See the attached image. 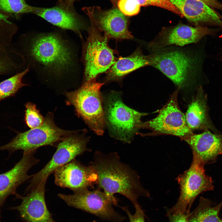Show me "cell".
I'll return each mask as SVG.
<instances>
[{
  "instance_id": "obj_1",
  "label": "cell",
  "mask_w": 222,
  "mask_h": 222,
  "mask_svg": "<svg viewBox=\"0 0 222 222\" xmlns=\"http://www.w3.org/2000/svg\"><path fill=\"white\" fill-rule=\"evenodd\" d=\"M19 44L20 51H17L29 69L57 78L71 75L74 51L72 43L59 32L27 33L20 37Z\"/></svg>"
},
{
  "instance_id": "obj_2",
  "label": "cell",
  "mask_w": 222,
  "mask_h": 222,
  "mask_svg": "<svg viewBox=\"0 0 222 222\" xmlns=\"http://www.w3.org/2000/svg\"><path fill=\"white\" fill-rule=\"evenodd\" d=\"M90 165L97 175L98 188L103 190L114 205H118L114 196L116 193L125 196L134 205L138 203L139 197H149L138 173L122 162L117 152L105 154L97 150Z\"/></svg>"
},
{
  "instance_id": "obj_3",
  "label": "cell",
  "mask_w": 222,
  "mask_h": 222,
  "mask_svg": "<svg viewBox=\"0 0 222 222\" xmlns=\"http://www.w3.org/2000/svg\"><path fill=\"white\" fill-rule=\"evenodd\" d=\"M105 125L110 136L130 143L146 113L135 110L123 102L119 92L112 91L103 97Z\"/></svg>"
},
{
  "instance_id": "obj_4",
  "label": "cell",
  "mask_w": 222,
  "mask_h": 222,
  "mask_svg": "<svg viewBox=\"0 0 222 222\" xmlns=\"http://www.w3.org/2000/svg\"><path fill=\"white\" fill-rule=\"evenodd\" d=\"M105 83L92 80L84 82L79 88L66 92L67 101L77 114L98 135H102L105 127L103 97L100 89Z\"/></svg>"
},
{
  "instance_id": "obj_5",
  "label": "cell",
  "mask_w": 222,
  "mask_h": 222,
  "mask_svg": "<svg viewBox=\"0 0 222 222\" xmlns=\"http://www.w3.org/2000/svg\"><path fill=\"white\" fill-rule=\"evenodd\" d=\"M204 165L197 156L193 154L190 167L177 178L180 190L179 196L175 204L168 210L167 216L178 214H188L195 200L200 194L213 190L212 179L205 174Z\"/></svg>"
},
{
  "instance_id": "obj_6",
  "label": "cell",
  "mask_w": 222,
  "mask_h": 222,
  "mask_svg": "<svg viewBox=\"0 0 222 222\" xmlns=\"http://www.w3.org/2000/svg\"><path fill=\"white\" fill-rule=\"evenodd\" d=\"M149 55L150 64L180 88L190 84L197 72V59L177 49L158 50Z\"/></svg>"
},
{
  "instance_id": "obj_7",
  "label": "cell",
  "mask_w": 222,
  "mask_h": 222,
  "mask_svg": "<svg viewBox=\"0 0 222 222\" xmlns=\"http://www.w3.org/2000/svg\"><path fill=\"white\" fill-rule=\"evenodd\" d=\"M76 131L58 127L54 123L53 114L49 113L41 126L18 133L10 142L0 146V150H7L10 153L19 150L23 152L35 151L40 147L61 141Z\"/></svg>"
},
{
  "instance_id": "obj_8",
  "label": "cell",
  "mask_w": 222,
  "mask_h": 222,
  "mask_svg": "<svg viewBox=\"0 0 222 222\" xmlns=\"http://www.w3.org/2000/svg\"><path fill=\"white\" fill-rule=\"evenodd\" d=\"M100 32L92 24L84 47V82L95 79L107 71L117 60L115 51L108 45L109 38Z\"/></svg>"
},
{
  "instance_id": "obj_9",
  "label": "cell",
  "mask_w": 222,
  "mask_h": 222,
  "mask_svg": "<svg viewBox=\"0 0 222 222\" xmlns=\"http://www.w3.org/2000/svg\"><path fill=\"white\" fill-rule=\"evenodd\" d=\"M76 131L62 140L50 161L37 173L33 175L26 190L29 191L42 180H47L51 174L59 167L75 159L85 152L91 151L87 147L89 138Z\"/></svg>"
},
{
  "instance_id": "obj_10",
  "label": "cell",
  "mask_w": 222,
  "mask_h": 222,
  "mask_svg": "<svg viewBox=\"0 0 222 222\" xmlns=\"http://www.w3.org/2000/svg\"><path fill=\"white\" fill-rule=\"evenodd\" d=\"M97 188L93 190L84 189L72 194L60 193L58 196L68 205L90 213L102 218L121 222L124 217L113 209V205L106 194Z\"/></svg>"
},
{
  "instance_id": "obj_11",
  "label": "cell",
  "mask_w": 222,
  "mask_h": 222,
  "mask_svg": "<svg viewBox=\"0 0 222 222\" xmlns=\"http://www.w3.org/2000/svg\"><path fill=\"white\" fill-rule=\"evenodd\" d=\"M148 127L158 133L179 137L185 140L193 133L188 126L183 113L172 97L152 120L141 123L139 127Z\"/></svg>"
},
{
  "instance_id": "obj_12",
  "label": "cell",
  "mask_w": 222,
  "mask_h": 222,
  "mask_svg": "<svg viewBox=\"0 0 222 222\" xmlns=\"http://www.w3.org/2000/svg\"><path fill=\"white\" fill-rule=\"evenodd\" d=\"M215 33L214 30L201 26L193 27L179 24L163 28L155 39L148 43V47L157 51L171 45L183 46L197 43L204 37Z\"/></svg>"
},
{
  "instance_id": "obj_13",
  "label": "cell",
  "mask_w": 222,
  "mask_h": 222,
  "mask_svg": "<svg viewBox=\"0 0 222 222\" xmlns=\"http://www.w3.org/2000/svg\"><path fill=\"white\" fill-rule=\"evenodd\" d=\"M54 173L56 185L73 192L92 187L97 183V175L93 168L75 159L57 168Z\"/></svg>"
},
{
  "instance_id": "obj_14",
  "label": "cell",
  "mask_w": 222,
  "mask_h": 222,
  "mask_svg": "<svg viewBox=\"0 0 222 222\" xmlns=\"http://www.w3.org/2000/svg\"><path fill=\"white\" fill-rule=\"evenodd\" d=\"M91 23L109 38L117 39L133 38L128 29L127 18L119 10L114 8L104 10L98 7L84 8Z\"/></svg>"
},
{
  "instance_id": "obj_15",
  "label": "cell",
  "mask_w": 222,
  "mask_h": 222,
  "mask_svg": "<svg viewBox=\"0 0 222 222\" xmlns=\"http://www.w3.org/2000/svg\"><path fill=\"white\" fill-rule=\"evenodd\" d=\"M36 150L23 152L21 159L10 170L0 174V204L7 197L16 193L17 188L26 181L31 179L29 170L39 162L34 154Z\"/></svg>"
},
{
  "instance_id": "obj_16",
  "label": "cell",
  "mask_w": 222,
  "mask_h": 222,
  "mask_svg": "<svg viewBox=\"0 0 222 222\" xmlns=\"http://www.w3.org/2000/svg\"><path fill=\"white\" fill-rule=\"evenodd\" d=\"M47 180L43 179L24 196L17 195L22 199L17 207L22 217L27 222H49L51 215L45 200V186Z\"/></svg>"
},
{
  "instance_id": "obj_17",
  "label": "cell",
  "mask_w": 222,
  "mask_h": 222,
  "mask_svg": "<svg viewBox=\"0 0 222 222\" xmlns=\"http://www.w3.org/2000/svg\"><path fill=\"white\" fill-rule=\"evenodd\" d=\"M32 13L52 24L61 28L80 34L84 27L83 23L73 6L62 4L50 8L33 6Z\"/></svg>"
},
{
  "instance_id": "obj_18",
  "label": "cell",
  "mask_w": 222,
  "mask_h": 222,
  "mask_svg": "<svg viewBox=\"0 0 222 222\" xmlns=\"http://www.w3.org/2000/svg\"><path fill=\"white\" fill-rule=\"evenodd\" d=\"M183 17L197 25H214L222 28V18L212 8L199 0H169Z\"/></svg>"
},
{
  "instance_id": "obj_19",
  "label": "cell",
  "mask_w": 222,
  "mask_h": 222,
  "mask_svg": "<svg viewBox=\"0 0 222 222\" xmlns=\"http://www.w3.org/2000/svg\"><path fill=\"white\" fill-rule=\"evenodd\" d=\"M185 141L189 145L192 154L197 156L205 165L214 162L222 154V135L206 131L192 134Z\"/></svg>"
},
{
  "instance_id": "obj_20",
  "label": "cell",
  "mask_w": 222,
  "mask_h": 222,
  "mask_svg": "<svg viewBox=\"0 0 222 222\" xmlns=\"http://www.w3.org/2000/svg\"><path fill=\"white\" fill-rule=\"evenodd\" d=\"M150 64L149 55H144L138 48L130 56L117 59L107 71L106 79L109 81L120 80L130 73Z\"/></svg>"
},
{
  "instance_id": "obj_21",
  "label": "cell",
  "mask_w": 222,
  "mask_h": 222,
  "mask_svg": "<svg viewBox=\"0 0 222 222\" xmlns=\"http://www.w3.org/2000/svg\"><path fill=\"white\" fill-rule=\"evenodd\" d=\"M222 202L212 207L209 200L201 197L197 207L187 214L189 222H222L219 212Z\"/></svg>"
},
{
  "instance_id": "obj_22",
  "label": "cell",
  "mask_w": 222,
  "mask_h": 222,
  "mask_svg": "<svg viewBox=\"0 0 222 222\" xmlns=\"http://www.w3.org/2000/svg\"><path fill=\"white\" fill-rule=\"evenodd\" d=\"M185 116L187 124L191 130L198 129L207 124L204 100L200 96L197 97L189 105Z\"/></svg>"
},
{
  "instance_id": "obj_23",
  "label": "cell",
  "mask_w": 222,
  "mask_h": 222,
  "mask_svg": "<svg viewBox=\"0 0 222 222\" xmlns=\"http://www.w3.org/2000/svg\"><path fill=\"white\" fill-rule=\"evenodd\" d=\"M24 64L22 56L15 49H0V76L15 74Z\"/></svg>"
},
{
  "instance_id": "obj_24",
  "label": "cell",
  "mask_w": 222,
  "mask_h": 222,
  "mask_svg": "<svg viewBox=\"0 0 222 222\" xmlns=\"http://www.w3.org/2000/svg\"><path fill=\"white\" fill-rule=\"evenodd\" d=\"M29 71L27 67L0 82V101L14 95L20 88L27 85L23 83L22 79Z\"/></svg>"
},
{
  "instance_id": "obj_25",
  "label": "cell",
  "mask_w": 222,
  "mask_h": 222,
  "mask_svg": "<svg viewBox=\"0 0 222 222\" xmlns=\"http://www.w3.org/2000/svg\"><path fill=\"white\" fill-rule=\"evenodd\" d=\"M17 31V27L9 20L8 17L0 13V49L6 51L11 47Z\"/></svg>"
},
{
  "instance_id": "obj_26",
  "label": "cell",
  "mask_w": 222,
  "mask_h": 222,
  "mask_svg": "<svg viewBox=\"0 0 222 222\" xmlns=\"http://www.w3.org/2000/svg\"><path fill=\"white\" fill-rule=\"evenodd\" d=\"M32 7L25 0H0V9L7 13L16 14L32 13Z\"/></svg>"
},
{
  "instance_id": "obj_27",
  "label": "cell",
  "mask_w": 222,
  "mask_h": 222,
  "mask_svg": "<svg viewBox=\"0 0 222 222\" xmlns=\"http://www.w3.org/2000/svg\"><path fill=\"white\" fill-rule=\"evenodd\" d=\"M25 120L28 126L33 129L41 126L43 123L44 118L40 113L35 105L27 102L25 105Z\"/></svg>"
},
{
  "instance_id": "obj_28",
  "label": "cell",
  "mask_w": 222,
  "mask_h": 222,
  "mask_svg": "<svg viewBox=\"0 0 222 222\" xmlns=\"http://www.w3.org/2000/svg\"><path fill=\"white\" fill-rule=\"evenodd\" d=\"M141 6H154L169 10L183 17L179 10L169 0H136Z\"/></svg>"
},
{
  "instance_id": "obj_29",
  "label": "cell",
  "mask_w": 222,
  "mask_h": 222,
  "mask_svg": "<svg viewBox=\"0 0 222 222\" xmlns=\"http://www.w3.org/2000/svg\"><path fill=\"white\" fill-rule=\"evenodd\" d=\"M117 5L119 10L124 15L128 16L138 14L141 7L136 0H119Z\"/></svg>"
},
{
  "instance_id": "obj_30",
  "label": "cell",
  "mask_w": 222,
  "mask_h": 222,
  "mask_svg": "<svg viewBox=\"0 0 222 222\" xmlns=\"http://www.w3.org/2000/svg\"><path fill=\"white\" fill-rule=\"evenodd\" d=\"M135 212L134 214H132L126 206L121 208L127 215L130 222H145V214L140 205L137 203L134 205Z\"/></svg>"
},
{
  "instance_id": "obj_31",
  "label": "cell",
  "mask_w": 222,
  "mask_h": 222,
  "mask_svg": "<svg viewBox=\"0 0 222 222\" xmlns=\"http://www.w3.org/2000/svg\"><path fill=\"white\" fill-rule=\"evenodd\" d=\"M168 217L170 222H189L187 219V214H186L172 215Z\"/></svg>"
},
{
  "instance_id": "obj_32",
  "label": "cell",
  "mask_w": 222,
  "mask_h": 222,
  "mask_svg": "<svg viewBox=\"0 0 222 222\" xmlns=\"http://www.w3.org/2000/svg\"><path fill=\"white\" fill-rule=\"evenodd\" d=\"M203 2L212 8L222 10V4L217 0H199Z\"/></svg>"
},
{
  "instance_id": "obj_33",
  "label": "cell",
  "mask_w": 222,
  "mask_h": 222,
  "mask_svg": "<svg viewBox=\"0 0 222 222\" xmlns=\"http://www.w3.org/2000/svg\"><path fill=\"white\" fill-rule=\"evenodd\" d=\"M76 0H58V4H62L65 5L73 6V2Z\"/></svg>"
},
{
  "instance_id": "obj_34",
  "label": "cell",
  "mask_w": 222,
  "mask_h": 222,
  "mask_svg": "<svg viewBox=\"0 0 222 222\" xmlns=\"http://www.w3.org/2000/svg\"><path fill=\"white\" fill-rule=\"evenodd\" d=\"M111 1L114 3L116 2L117 0H111Z\"/></svg>"
},
{
  "instance_id": "obj_35",
  "label": "cell",
  "mask_w": 222,
  "mask_h": 222,
  "mask_svg": "<svg viewBox=\"0 0 222 222\" xmlns=\"http://www.w3.org/2000/svg\"><path fill=\"white\" fill-rule=\"evenodd\" d=\"M221 53L222 54V55L220 57V59L221 61H222V51H221Z\"/></svg>"
},
{
  "instance_id": "obj_36",
  "label": "cell",
  "mask_w": 222,
  "mask_h": 222,
  "mask_svg": "<svg viewBox=\"0 0 222 222\" xmlns=\"http://www.w3.org/2000/svg\"><path fill=\"white\" fill-rule=\"evenodd\" d=\"M92 222H97V221H95V220H93Z\"/></svg>"
},
{
  "instance_id": "obj_37",
  "label": "cell",
  "mask_w": 222,
  "mask_h": 222,
  "mask_svg": "<svg viewBox=\"0 0 222 222\" xmlns=\"http://www.w3.org/2000/svg\"><path fill=\"white\" fill-rule=\"evenodd\" d=\"M49 222H51V221H49Z\"/></svg>"
}]
</instances>
